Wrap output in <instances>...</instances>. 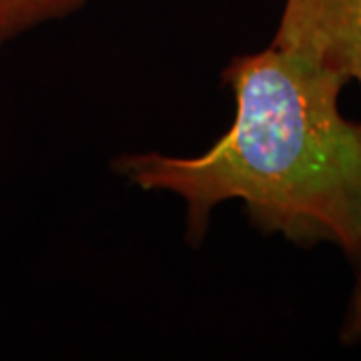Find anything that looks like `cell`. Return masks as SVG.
<instances>
[{"label": "cell", "instance_id": "obj_1", "mask_svg": "<svg viewBox=\"0 0 361 361\" xmlns=\"http://www.w3.org/2000/svg\"><path fill=\"white\" fill-rule=\"evenodd\" d=\"M237 113L199 157L116 159L121 177L187 205L201 239L211 209L245 203L263 231L299 245L329 243L353 259L361 241V121L339 111L345 80L275 44L233 59L223 73Z\"/></svg>", "mask_w": 361, "mask_h": 361}, {"label": "cell", "instance_id": "obj_3", "mask_svg": "<svg viewBox=\"0 0 361 361\" xmlns=\"http://www.w3.org/2000/svg\"><path fill=\"white\" fill-rule=\"evenodd\" d=\"M87 0H0V44L75 14Z\"/></svg>", "mask_w": 361, "mask_h": 361}, {"label": "cell", "instance_id": "obj_4", "mask_svg": "<svg viewBox=\"0 0 361 361\" xmlns=\"http://www.w3.org/2000/svg\"><path fill=\"white\" fill-rule=\"evenodd\" d=\"M353 261L357 263V279H355V287L349 299L348 315L343 319V329H341V337L345 343H361V241Z\"/></svg>", "mask_w": 361, "mask_h": 361}, {"label": "cell", "instance_id": "obj_2", "mask_svg": "<svg viewBox=\"0 0 361 361\" xmlns=\"http://www.w3.org/2000/svg\"><path fill=\"white\" fill-rule=\"evenodd\" d=\"M271 44L361 90V0H283Z\"/></svg>", "mask_w": 361, "mask_h": 361}]
</instances>
